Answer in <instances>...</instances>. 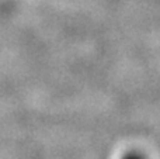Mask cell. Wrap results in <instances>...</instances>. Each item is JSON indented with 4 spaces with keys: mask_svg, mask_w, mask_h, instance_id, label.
Here are the masks:
<instances>
[{
    "mask_svg": "<svg viewBox=\"0 0 160 159\" xmlns=\"http://www.w3.org/2000/svg\"><path fill=\"white\" fill-rule=\"evenodd\" d=\"M125 159H143V156H141L138 154H129Z\"/></svg>",
    "mask_w": 160,
    "mask_h": 159,
    "instance_id": "obj_1",
    "label": "cell"
}]
</instances>
